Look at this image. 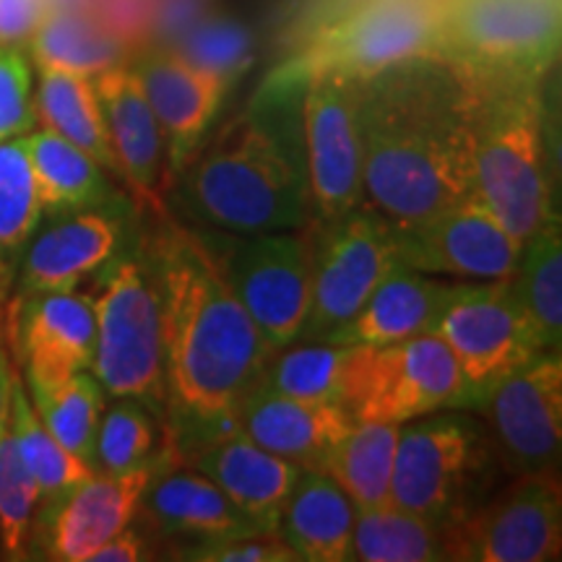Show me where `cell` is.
<instances>
[{
	"mask_svg": "<svg viewBox=\"0 0 562 562\" xmlns=\"http://www.w3.org/2000/svg\"><path fill=\"white\" fill-rule=\"evenodd\" d=\"M161 302L167 409L172 432L195 440L237 427L235 414L263 385L273 349L199 235L167 224L151 256ZM178 451V453H180Z\"/></svg>",
	"mask_w": 562,
	"mask_h": 562,
	"instance_id": "1",
	"label": "cell"
},
{
	"mask_svg": "<svg viewBox=\"0 0 562 562\" xmlns=\"http://www.w3.org/2000/svg\"><path fill=\"white\" fill-rule=\"evenodd\" d=\"M472 79L446 58L360 81L364 203L391 224H412L472 199Z\"/></svg>",
	"mask_w": 562,
	"mask_h": 562,
	"instance_id": "2",
	"label": "cell"
},
{
	"mask_svg": "<svg viewBox=\"0 0 562 562\" xmlns=\"http://www.w3.org/2000/svg\"><path fill=\"white\" fill-rule=\"evenodd\" d=\"M195 214L235 235L297 229L313 214L305 161L261 117H237L182 167Z\"/></svg>",
	"mask_w": 562,
	"mask_h": 562,
	"instance_id": "3",
	"label": "cell"
},
{
	"mask_svg": "<svg viewBox=\"0 0 562 562\" xmlns=\"http://www.w3.org/2000/svg\"><path fill=\"white\" fill-rule=\"evenodd\" d=\"M469 79L474 195L524 245L558 220L539 79Z\"/></svg>",
	"mask_w": 562,
	"mask_h": 562,
	"instance_id": "4",
	"label": "cell"
},
{
	"mask_svg": "<svg viewBox=\"0 0 562 562\" xmlns=\"http://www.w3.org/2000/svg\"><path fill=\"white\" fill-rule=\"evenodd\" d=\"M497 472L505 469L480 417L432 412L398 430L389 503L442 529L490 495Z\"/></svg>",
	"mask_w": 562,
	"mask_h": 562,
	"instance_id": "5",
	"label": "cell"
},
{
	"mask_svg": "<svg viewBox=\"0 0 562 562\" xmlns=\"http://www.w3.org/2000/svg\"><path fill=\"white\" fill-rule=\"evenodd\" d=\"M94 277L91 372L108 396L138 398L159 412L167 406V385L161 302L151 258L121 248Z\"/></svg>",
	"mask_w": 562,
	"mask_h": 562,
	"instance_id": "6",
	"label": "cell"
},
{
	"mask_svg": "<svg viewBox=\"0 0 562 562\" xmlns=\"http://www.w3.org/2000/svg\"><path fill=\"white\" fill-rule=\"evenodd\" d=\"M446 0H360L315 34L279 76L302 87L307 76L336 74L364 81L414 58H440Z\"/></svg>",
	"mask_w": 562,
	"mask_h": 562,
	"instance_id": "7",
	"label": "cell"
},
{
	"mask_svg": "<svg viewBox=\"0 0 562 562\" xmlns=\"http://www.w3.org/2000/svg\"><path fill=\"white\" fill-rule=\"evenodd\" d=\"M469 406L459 364L435 331L351 351L341 409L355 422L404 425L425 414Z\"/></svg>",
	"mask_w": 562,
	"mask_h": 562,
	"instance_id": "8",
	"label": "cell"
},
{
	"mask_svg": "<svg viewBox=\"0 0 562 562\" xmlns=\"http://www.w3.org/2000/svg\"><path fill=\"white\" fill-rule=\"evenodd\" d=\"M560 24V0H446L440 58L474 79H542Z\"/></svg>",
	"mask_w": 562,
	"mask_h": 562,
	"instance_id": "9",
	"label": "cell"
},
{
	"mask_svg": "<svg viewBox=\"0 0 562 562\" xmlns=\"http://www.w3.org/2000/svg\"><path fill=\"white\" fill-rule=\"evenodd\" d=\"M562 547L558 469L516 474L451 524L442 526L446 560L547 562Z\"/></svg>",
	"mask_w": 562,
	"mask_h": 562,
	"instance_id": "10",
	"label": "cell"
},
{
	"mask_svg": "<svg viewBox=\"0 0 562 562\" xmlns=\"http://www.w3.org/2000/svg\"><path fill=\"white\" fill-rule=\"evenodd\" d=\"M432 331L451 349L474 409L505 375L542 355L544 344L510 281H459Z\"/></svg>",
	"mask_w": 562,
	"mask_h": 562,
	"instance_id": "11",
	"label": "cell"
},
{
	"mask_svg": "<svg viewBox=\"0 0 562 562\" xmlns=\"http://www.w3.org/2000/svg\"><path fill=\"white\" fill-rule=\"evenodd\" d=\"M396 261L393 224L360 203L313 229V297L297 341H318L360 313Z\"/></svg>",
	"mask_w": 562,
	"mask_h": 562,
	"instance_id": "12",
	"label": "cell"
},
{
	"mask_svg": "<svg viewBox=\"0 0 562 562\" xmlns=\"http://www.w3.org/2000/svg\"><path fill=\"white\" fill-rule=\"evenodd\" d=\"M240 235L220 258L224 277L273 349L300 339L313 297V232Z\"/></svg>",
	"mask_w": 562,
	"mask_h": 562,
	"instance_id": "13",
	"label": "cell"
},
{
	"mask_svg": "<svg viewBox=\"0 0 562 562\" xmlns=\"http://www.w3.org/2000/svg\"><path fill=\"white\" fill-rule=\"evenodd\" d=\"M302 87V159L311 209L318 222H331L364 203L360 81L315 74Z\"/></svg>",
	"mask_w": 562,
	"mask_h": 562,
	"instance_id": "14",
	"label": "cell"
},
{
	"mask_svg": "<svg viewBox=\"0 0 562 562\" xmlns=\"http://www.w3.org/2000/svg\"><path fill=\"white\" fill-rule=\"evenodd\" d=\"M393 243L406 269L448 281H505L521 256V243L474 195L419 222L393 224Z\"/></svg>",
	"mask_w": 562,
	"mask_h": 562,
	"instance_id": "15",
	"label": "cell"
},
{
	"mask_svg": "<svg viewBox=\"0 0 562 562\" xmlns=\"http://www.w3.org/2000/svg\"><path fill=\"white\" fill-rule=\"evenodd\" d=\"M474 412L482 414L505 472L516 476L558 469L562 442L560 349H547L505 375Z\"/></svg>",
	"mask_w": 562,
	"mask_h": 562,
	"instance_id": "16",
	"label": "cell"
},
{
	"mask_svg": "<svg viewBox=\"0 0 562 562\" xmlns=\"http://www.w3.org/2000/svg\"><path fill=\"white\" fill-rule=\"evenodd\" d=\"M159 461L161 453L133 472H91L55 501L40 503L30 560L87 562L91 552L136 518L140 497Z\"/></svg>",
	"mask_w": 562,
	"mask_h": 562,
	"instance_id": "17",
	"label": "cell"
},
{
	"mask_svg": "<svg viewBox=\"0 0 562 562\" xmlns=\"http://www.w3.org/2000/svg\"><path fill=\"white\" fill-rule=\"evenodd\" d=\"M125 220L115 206L45 216L26 245L11 297L76 290L123 248Z\"/></svg>",
	"mask_w": 562,
	"mask_h": 562,
	"instance_id": "18",
	"label": "cell"
},
{
	"mask_svg": "<svg viewBox=\"0 0 562 562\" xmlns=\"http://www.w3.org/2000/svg\"><path fill=\"white\" fill-rule=\"evenodd\" d=\"M9 302H13V344L26 385H53L91 370L97 339L91 292L76 286Z\"/></svg>",
	"mask_w": 562,
	"mask_h": 562,
	"instance_id": "19",
	"label": "cell"
},
{
	"mask_svg": "<svg viewBox=\"0 0 562 562\" xmlns=\"http://www.w3.org/2000/svg\"><path fill=\"white\" fill-rule=\"evenodd\" d=\"M182 459L224 492L256 529H279V518L290 501L302 469L279 459L232 427L182 448Z\"/></svg>",
	"mask_w": 562,
	"mask_h": 562,
	"instance_id": "20",
	"label": "cell"
},
{
	"mask_svg": "<svg viewBox=\"0 0 562 562\" xmlns=\"http://www.w3.org/2000/svg\"><path fill=\"white\" fill-rule=\"evenodd\" d=\"M94 87L117 161V178L128 182L138 201L161 211V195L175 172L167 154L165 131L146 100L138 74L131 63H123L94 76Z\"/></svg>",
	"mask_w": 562,
	"mask_h": 562,
	"instance_id": "21",
	"label": "cell"
},
{
	"mask_svg": "<svg viewBox=\"0 0 562 562\" xmlns=\"http://www.w3.org/2000/svg\"><path fill=\"white\" fill-rule=\"evenodd\" d=\"M131 66L138 74L146 100L165 131L170 167L178 175L201 146L209 125L220 115L232 83L161 45L140 53Z\"/></svg>",
	"mask_w": 562,
	"mask_h": 562,
	"instance_id": "22",
	"label": "cell"
},
{
	"mask_svg": "<svg viewBox=\"0 0 562 562\" xmlns=\"http://www.w3.org/2000/svg\"><path fill=\"white\" fill-rule=\"evenodd\" d=\"M136 516L151 533L172 542V550L256 529L214 482L191 467H167L165 456L146 484Z\"/></svg>",
	"mask_w": 562,
	"mask_h": 562,
	"instance_id": "23",
	"label": "cell"
},
{
	"mask_svg": "<svg viewBox=\"0 0 562 562\" xmlns=\"http://www.w3.org/2000/svg\"><path fill=\"white\" fill-rule=\"evenodd\" d=\"M237 430L248 435L266 451L297 463L300 469H318L328 451L339 442L355 419L341 406L302 402L258 385L235 414Z\"/></svg>",
	"mask_w": 562,
	"mask_h": 562,
	"instance_id": "24",
	"label": "cell"
},
{
	"mask_svg": "<svg viewBox=\"0 0 562 562\" xmlns=\"http://www.w3.org/2000/svg\"><path fill=\"white\" fill-rule=\"evenodd\" d=\"M456 284L459 281L451 284L448 279L406 269L402 263L393 266L360 307V313L323 341L349 344V347H381V344L404 341L432 331Z\"/></svg>",
	"mask_w": 562,
	"mask_h": 562,
	"instance_id": "25",
	"label": "cell"
},
{
	"mask_svg": "<svg viewBox=\"0 0 562 562\" xmlns=\"http://www.w3.org/2000/svg\"><path fill=\"white\" fill-rule=\"evenodd\" d=\"M355 516L357 505L331 476L302 469L279 518V533L297 560L344 562L351 560Z\"/></svg>",
	"mask_w": 562,
	"mask_h": 562,
	"instance_id": "26",
	"label": "cell"
},
{
	"mask_svg": "<svg viewBox=\"0 0 562 562\" xmlns=\"http://www.w3.org/2000/svg\"><path fill=\"white\" fill-rule=\"evenodd\" d=\"M133 42L100 13L50 9L30 40V58L37 68H58L81 76L128 63Z\"/></svg>",
	"mask_w": 562,
	"mask_h": 562,
	"instance_id": "27",
	"label": "cell"
},
{
	"mask_svg": "<svg viewBox=\"0 0 562 562\" xmlns=\"http://www.w3.org/2000/svg\"><path fill=\"white\" fill-rule=\"evenodd\" d=\"M24 140L45 216L121 203L110 172L79 146L42 125L26 133Z\"/></svg>",
	"mask_w": 562,
	"mask_h": 562,
	"instance_id": "28",
	"label": "cell"
},
{
	"mask_svg": "<svg viewBox=\"0 0 562 562\" xmlns=\"http://www.w3.org/2000/svg\"><path fill=\"white\" fill-rule=\"evenodd\" d=\"M37 74L34 102H37L42 128H50L79 146L97 165L117 178V161L110 146L94 79L58 68H37Z\"/></svg>",
	"mask_w": 562,
	"mask_h": 562,
	"instance_id": "29",
	"label": "cell"
},
{
	"mask_svg": "<svg viewBox=\"0 0 562 562\" xmlns=\"http://www.w3.org/2000/svg\"><path fill=\"white\" fill-rule=\"evenodd\" d=\"M398 430L402 425L355 422L315 472L331 476L357 508L385 505L391 501Z\"/></svg>",
	"mask_w": 562,
	"mask_h": 562,
	"instance_id": "30",
	"label": "cell"
},
{
	"mask_svg": "<svg viewBox=\"0 0 562 562\" xmlns=\"http://www.w3.org/2000/svg\"><path fill=\"white\" fill-rule=\"evenodd\" d=\"M45 220L24 136L0 140V290L11 297L21 258Z\"/></svg>",
	"mask_w": 562,
	"mask_h": 562,
	"instance_id": "31",
	"label": "cell"
},
{
	"mask_svg": "<svg viewBox=\"0 0 562 562\" xmlns=\"http://www.w3.org/2000/svg\"><path fill=\"white\" fill-rule=\"evenodd\" d=\"M26 393L53 438L91 469L97 427H100L102 412L108 406V393L94 378V372H76L53 385H26Z\"/></svg>",
	"mask_w": 562,
	"mask_h": 562,
	"instance_id": "32",
	"label": "cell"
},
{
	"mask_svg": "<svg viewBox=\"0 0 562 562\" xmlns=\"http://www.w3.org/2000/svg\"><path fill=\"white\" fill-rule=\"evenodd\" d=\"M510 290L529 313L544 349H560L562 341V235L560 220L539 229L521 245Z\"/></svg>",
	"mask_w": 562,
	"mask_h": 562,
	"instance_id": "33",
	"label": "cell"
},
{
	"mask_svg": "<svg viewBox=\"0 0 562 562\" xmlns=\"http://www.w3.org/2000/svg\"><path fill=\"white\" fill-rule=\"evenodd\" d=\"M351 560L432 562L446 560L442 529L427 518L385 503L357 508L351 531Z\"/></svg>",
	"mask_w": 562,
	"mask_h": 562,
	"instance_id": "34",
	"label": "cell"
},
{
	"mask_svg": "<svg viewBox=\"0 0 562 562\" xmlns=\"http://www.w3.org/2000/svg\"><path fill=\"white\" fill-rule=\"evenodd\" d=\"M349 344L334 341H294L290 347L273 351L266 368V389L302 398V402L341 406L344 389L351 364Z\"/></svg>",
	"mask_w": 562,
	"mask_h": 562,
	"instance_id": "35",
	"label": "cell"
},
{
	"mask_svg": "<svg viewBox=\"0 0 562 562\" xmlns=\"http://www.w3.org/2000/svg\"><path fill=\"white\" fill-rule=\"evenodd\" d=\"M9 427L16 438L19 453L30 469L34 482L40 487V503H50L63 492L87 480L91 469L74 453L66 451L53 432L42 425V419L34 412L30 393H26L24 378L16 372L11 396V417Z\"/></svg>",
	"mask_w": 562,
	"mask_h": 562,
	"instance_id": "36",
	"label": "cell"
},
{
	"mask_svg": "<svg viewBox=\"0 0 562 562\" xmlns=\"http://www.w3.org/2000/svg\"><path fill=\"white\" fill-rule=\"evenodd\" d=\"M159 456V412L138 398H115L104 406L94 438L91 469L123 474Z\"/></svg>",
	"mask_w": 562,
	"mask_h": 562,
	"instance_id": "37",
	"label": "cell"
},
{
	"mask_svg": "<svg viewBox=\"0 0 562 562\" xmlns=\"http://www.w3.org/2000/svg\"><path fill=\"white\" fill-rule=\"evenodd\" d=\"M37 508L40 487L5 425L0 430V552L5 560H30Z\"/></svg>",
	"mask_w": 562,
	"mask_h": 562,
	"instance_id": "38",
	"label": "cell"
},
{
	"mask_svg": "<svg viewBox=\"0 0 562 562\" xmlns=\"http://www.w3.org/2000/svg\"><path fill=\"white\" fill-rule=\"evenodd\" d=\"M167 47L178 53L180 58L193 63V66L211 70V74L222 76L229 83L237 76H243V70L248 68L252 58V42L248 30L237 24V21L211 16V13L195 21L191 30L182 32Z\"/></svg>",
	"mask_w": 562,
	"mask_h": 562,
	"instance_id": "39",
	"label": "cell"
},
{
	"mask_svg": "<svg viewBox=\"0 0 562 562\" xmlns=\"http://www.w3.org/2000/svg\"><path fill=\"white\" fill-rule=\"evenodd\" d=\"M32 66L24 47L0 45V140L21 138L40 125Z\"/></svg>",
	"mask_w": 562,
	"mask_h": 562,
	"instance_id": "40",
	"label": "cell"
},
{
	"mask_svg": "<svg viewBox=\"0 0 562 562\" xmlns=\"http://www.w3.org/2000/svg\"><path fill=\"white\" fill-rule=\"evenodd\" d=\"M175 558L201 562H297L279 529H250L229 537L175 547Z\"/></svg>",
	"mask_w": 562,
	"mask_h": 562,
	"instance_id": "41",
	"label": "cell"
},
{
	"mask_svg": "<svg viewBox=\"0 0 562 562\" xmlns=\"http://www.w3.org/2000/svg\"><path fill=\"white\" fill-rule=\"evenodd\" d=\"M50 11V0H0V45L26 47L42 19Z\"/></svg>",
	"mask_w": 562,
	"mask_h": 562,
	"instance_id": "42",
	"label": "cell"
},
{
	"mask_svg": "<svg viewBox=\"0 0 562 562\" xmlns=\"http://www.w3.org/2000/svg\"><path fill=\"white\" fill-rule=\"evenodd\" d=\"M140 560H154L149 533L140 526H133V521L110 537L100 550L91 552L87 562H140Z\"/></svg>",
	"mask_w": 562,
	"mask_h": 562,
	"instance_id": "43",
	"label": "cell"
},
{
	"mask_svg": "<svg viewBox=\"0 0 562 562\" xmlns=\"http://www.w3.org/2000/svg\"><path fill=\"white\" fill-rule=\"evenodd\" d=\"M16 368H13L9 351L0 347V430L9 425L11 417V396H13V381H16Z\"/></svg>",
	"mask_w": 562,
	"mask_h": 562,
	"instance_id": "44",
	"label": "cell"
},
{
	"mask_svg": "<svg viewBox=\"0 0 562 562\" xmlns=\"http://www.w3.org/2000/svg\"><path fill=\"white\" fill-rule=\"evenodd\" d=\"M3 305H9V297H5V292L0 290V307H3Z\"/></svg>",
	"mask_w": 562,
	"mask_h": 562,
	"instance_id": "45",
	"label": "cell"
}]
</instances>
